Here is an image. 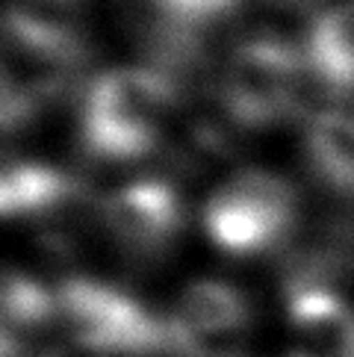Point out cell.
Wrapping results in <instances>:
<instances>
[{"instance_id":"277c9868","label":"cell","mask_w":354,"mask_h":357,"mask_svg":"<svg viewBox=\"0 0 354 357\" xmlns=\"http://www.w3.org/2000/svg\"><path fill=\"white\" fill-rule=\"evenodd\" d=\"M305 54L275 36L239 42L224 59L219 100L236 127L263 130L284 121L295 107Z\"/></svg>"},{"instance_id":"52a82bcc","label":"cell","mask_w":354,"mask_h":357,"mask_svg":"<svg viewBox=\"0 0 354 357\" xmlns=\"http://www.w3.org/2000/svg\"><path fill=\"white\" fill-rule=\"evenodd\" d=\"M6 36L36 59L71 66L83 54V0H12Z\"/></svg>"},{"instance_id":"3957f363","label":"cell","mask_w":354,"mask_h":357,"mask_svg":"<svg viewBox=\"0 0 354 357\" xmlns=\"http://www.w3.org/2000/svg\"><path fill=\"white\" fill-rule=\"evenodd\" d=\"M201 225L224 257L257 260L284 251L295 236L298 195L277 172L243 169L210 192Z\"/></svg>"},{"instance_id":"7a4b0ae2","label":"cell","mask_w":354,"mask_h":357,"mask_svg":"<svg viewBox=\"0 0 354 357\" xmlns=\"http://www.w3.org/2000/svg\"><path fill=\"white\" fill-rule=\"evenodd\" d=\"M59 331L92 357H171L169 319L118 284L68 278L56 287Z\"/></svg>"},{"instance_id":"7c38bea8","label":"cell","mask_w":354,"mask_h":357,"mask_svg":"<svg viewBox=\"0 0 354 357\" xmlns=\"http://www.w3.org/2000/svg\"><path fill=\"white\" fill-rule=\"evenodd\" d=\"M239 0H160V6L169 15L180 18V21H216L222 15H231L236 9Z\"/></svg>"},{"instance_id":"8fae6325","label":"cell","mask_w":354,"mask_h":357,"mask_svg":"<svg viewBox=\"0 0 354 357\" xmlns=\"http://www.w3.org/2000/svg\"><path fill=\"white\" fill-rule=\"evenodd\" d=\"M169 319V354L171 357H251L248 328H195Z\"/></svg>"},{"instance_id":"5b68a950","label":"cell","mask_w":354,"mask_h":357,"mask_svg":"<svg viewBox=\"0 0 354 357\" xmlns=\"http://www.w3.org/2000/svg\"><path fill=\"white\" fill-rule=\"evenodd\" d=\"M98 215L109 236L139 260L162 257L186 222L180 192L162 177H142L116 189L104 198Z\"/></svg>"},{"instance_id":"30bf717a","label":"cell","mask_w":354,"mask_h":357,"mask_svg":"<svg viewBox=\"0 0 354 357\" xmlns=\"http://www.w3.org/2000/svg\"><path fill=\"white\" fill-rule=\"evenodd\" d=\"M169 313L177 322L195 328H248L251 298L245 289L207 278L183 287Z\"/></svg>"},{"instance_id":"6da1fadb","label":"cell","mask_w":354,"mask_h":357,"mask_svg":"<svg viewBox=\"0 0 354 357\" xmlns=\"http://www.w3.org/2000/svg\"><path fill=\"white\" fill-rule=\"evenodd\" d=\"M180 89L151 66H116L88 83L80 104V148L95 162H139L160 145Z\"/></svg>"},{"instance_id":"ba28073f","label":"cell","mask_w":354,"mask_h":357,"mask_svg":"<svg viewBox=\"0 0 354 357\" xmlns=\"http://www.w3.org/2000/svg\"><path fill=\"white\" fill-rule=\"evenodd\" d=\"M305 62L328 92H354V0L325 9L310 21Z\"/></svg>"},{"instance_id":"8992f818","label":"cell","mask_w":354,"mask_h":357,"mask_svg":"<svg viewBox=\"0 0 354 357\" xmlns=\"http://www.w3.org/2000/svg\"><path fill=\"white\" fill-rule=\"evenodd\" d=\"M295 351L305 357H354V307L334 289L307 280L284 284Z\"/></svg>"},{"instance_id":"9c48e42d","label":"cell","mask_w":354,"mask_h":357,"mask_svg":"<svg viewBox=\"0 0 354 357\" xmlns=\"http://www.w3.org/2000/svg\"><path fill=\"white\" fill-rule=\"evenodd\" d=\"M305 154L313 174L334 189L354 198V116L346 109H319L305 127Z\"/></svg>"}]
</instances>
